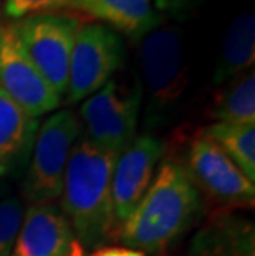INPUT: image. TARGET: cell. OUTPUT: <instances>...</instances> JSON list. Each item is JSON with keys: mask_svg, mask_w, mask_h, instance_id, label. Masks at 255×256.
I'll return each mask as SVG.
<instances>
[{"mask_svg": "<svg viewBox=\"0 0 255 256\" xmlns=\"http://www.w3.org/2000/svg\"><path fill=\"white\" fill-rule=\"evenodd\" d=\"M200 210V192L186 166L164 160L136 208L119 225V240L141 253L162 252L196 223Z\"/></svg>", "mask_w": 255, "mask_h": 256, "instance_id": "cell-1", "label": "cell"}, {"mask_svg": "<svg viewBox=\"0 0 255 256\" xmlns=\"http://www.w3.org/2000/svg\"><path fill=\"white\" fill-rule=\"evenodd\" d=\"M116 157L91 144L85 136L70 156L60 194L62 212L85 250L100 248L118 225L111 192Z\"/></svg>", "mask_w": 255, "mask_h": 256, "instance_id": "cell-2", "label": "cell"}, {"mask_svg": "<svg viewBox=\"0 0 255 256\" xmlns=\"http://www.w3.org/2000/svg\"><path fill=\"white\" fill-rule=\"evenodd\" d=\"M83 136V124L73 111L50 114L35 136L24 176V197L30 204H53L60 198L70 156Z\"/></svg>", "mask_w": 255, "mask_h": 256, "instance_id": "cell-3", "label": "cell"}, {"mask_svg": "<svg viewBox=\"0 0 255 256\" xmlns=\"http://www.w3.org/2000/svg\"><path fill=\"white\" fill-rule=\"evenodd\" d=\"M143 90L136 83L124 86L111 78L80 110L83 136L103 150L119 154L136 138Z\"/></svg>", "mask_w": 255, "mask_h": 256, "instance_id": "cell-4", "label": "cell"}, {"mask_svg": "<svg viewBox=\"0 0 255 256\" xmlns=\"http://www.w3.org/2000/svg\"><path fill=\"white\" fill-rule=\"evenodd\" d=\"M27 56L60 98L65 96L75 36L81 20L63 14H37L10 22Z\"/></svg>", "mask_w": 255, "mask_h": 256, "instance_id": "cell-5", "label": "cell"}, {"mask_svg": "<svg viewBox=\"0 0 255 256\" xmlns=\"http://www.w3.org/2000/svg\"><path fill=\"white\" fill-rule=\"evenodd\" d=\"M123 60L124 48L115 30L98 22H81L70 56L67 104L83 101L101 90L123 66Z\"/></svg>", "mask_w": 255, "mask_h": 256, "instance_id": "cell-6", "label": "cell"}, {"mask_svg": "<svg viewBox=\"0 0 255 256\" xmlns=\"http://www.w3.org/2000/svg\"><path fill=\"white\" fill-rule=\"evenodd\" d=\"M144 90L149 96L148 118L156 121L172 110L187 88L182 40L176 28H154L139 48Z\"/></svg>", "mask_w": 255, "mask_h": 256, "instance_id": "cell-7", "label": "cell"}, {"mask_svg": "<svg viewBox=\"0 0 255 256\" xmlns=\"http://www.w3.org/2000/svg\"><path fill=\"white\" fill-rule=\"evenodd\" d=\"M0 90L32 118L55 111L62 98L27 56L10 22L0 20Z\"/></svg>", "mask_w": 255, "mask_h": 256, "instance_id": "cell-8", "label": "cell"}, {"mask_svg": "<svg viewBox=\"0 0 255 256\" xmlns=\"http://www.w3.org/2000/svg\"><path fill=\"white\" fill-rule=\"evenodd\" d=\"M186 168L197 188L205 190L219 204L235 208L253 206L255 184L204 132L196 136L189 146Z\"/></svg>", "mask_w": 255, "mask_h": 256, "instance_id": "cell-9", "label": "cell"}, {"mask_svg": "<svg viewBox=\"0 0 255 256\" xmlns=\"http://www.w3.org/2000/svg\"><path fill=\"white\" fill-rule=\"evenodd\" d=\"M162 152L164 146L161 139L151 134H141L118 154L111 180L118 228L148 192L157 172Z\"/></svg>", "mask_w": 255, "mask_h": 256, "instance_id": "cell-10", "label": "cell"}, {"mask_svg": "<svg viewBox=\"0 0 255 256\" xmlns=\"http://www.w3.org/2000/svg\"><path fill=\"white\" fill-rule=\"evenodd\" d=\"M10 256H85V248L60 206L30 204Z\"/></svg>", "mask_w": 255, "mask_h": 256, "instance_id": "cell-11", "label": "cell"}, {"mask_svg": "<svg viewBox=\"0 0 255 256\" xmlns=\"http://www.w3.org/2000/svg\"><path fill=\"white\" fill-rule=\"evenodd\" d=\"M39 126V119L0 90V178L19 176L27 167Z\"/></svg>", "mask_w": 255, "mask_h": 256, "instance_id": "cell-12", "label": "cell"}, {"mask_svg": "<svg viewBox=\"0 0 255 256\" xmlns=\"http://www.w3.org/2000/svg\"><path fill=\"white\" fill-rule=\"evenodd\" d=\"M68 10L90 15L133 40L144 38L161 24L153 0H72Z\"/></svg>", "mask_w": 255, "mask_h": 256, "instance_id": "cell-13", "label": "cell"}, {"mask_svg": "<svg viewBox=\"0 0 255 256\" xmlns=\"http://www.w3.org/2000/svg\"><path fill=\"white\" fill-rule=\"evenodd\" d=\"M255 62V18L245 12L232 20L222 38L220 55L215 63L212 83L222 86L235 76L253 70Z\"/></svg>", "mask_w": 255, "mask_h": 256, "instance_id": "cell-14", "label": "cell"}, {"mask_svg": "<svg viewBox=\"0 0 255 256\" xmlns=\"http://www.w3.org/2000/svg\"><path fill=\"white\" fill-rule=\"evenodd\" d=\"M194 256H255L253 223L220 215L194 240Z\"/></svg>", "mask_w": 255, "mask_h": 256, "instance_id": "cell-15", "label": "cell"}, {"mask_svg": "<svg viewBox=\"0 0 255 256\" xmlns=\"http://www.w3.org/2000/svg\"><path fill=\"white\" fill-rule=\"evenodd\" d=\"M215 122L255 124V73H242L222 84L209 110Z\"/></svg>", "mask_w": 255, "mask_h": 256, "instance_id": "cell-16", "label": "cell"}, {"mask_svg": "<svg viewBox=\"0 0 255 256\" xmlns=\"http://www.w3.org/2000/svg\"><path fill=\"white\" fill-rule=\"evenodd\" d=\"M202 132L255 184V124L212 122Z\"/></svg>", "mask_w": 255, "mask_h": 256, "instance_id": "cell-17", "label": "cell"}, {"mask_svg": "<svg viewBox=\"0 0 255 256\" xmlns=\"http://www.w3.org/2000/svg\"><path fill=\"white\" fill-rule=\"evenodd\" d=\"M25 215L24 202L17 197L0 200V256H10Z\"/></svg>", "mask_w": 255, "mask_h": 256, "instance_id": "cell-18", "label": "cell"}, {"mask_svg": "<svg viewBox=\"0 0 255 256\" xmlns=\"http://www.w3.org/2000/svg\"><path fill=\"white\" fill-rule=\"evenodd\" d=\"M72 0H4V12L10 20H20L37 14H55L68 8Z\"/></svg>", "mask_w": 255, "mask_h": 256, "instance_id": "cell-19", "label": "cell"}, {"mask_svg": "<svg viewBox=\"0 0 255 256\" xmlns=\"http://www.w3.org/2000/svg\"><path fill=\"white\" fill-rule=\"evenodd\" d=\"M91 256H144V253L126 246H110V248H98Z\"/></svg>", "mask_w": 255, "mask_h": 256, "instance_id": "cell-20", "label": "cell"}, {"mask_svg": "<svg viewBox=\"0 0 255 256\" xmlns=\"http://www.w3.org/2000/svg\"><path fill=\"white\" fill-rule=\"evenodd\" d=\"M156 2V8L159 10H172L177 8L186 2V0H154Z\"/></svg>", "mask_w": 255, "mask_h": 256, "instance_id": "cell-21", "label": "cell"}, {"mask_svg": "<svg viewBox=\"0 0 255 256\" xmlns=\"http://www.w3.org/2000/svg\"><path fill=\"white\" fill-rule=\"evenodd\" d=\"M0 188H2V185H0Z\"/></svg>", "mask_w": 255, "mask_h": 256, "instance_id": "cell-22", "label": "cell"}]
</instances>
